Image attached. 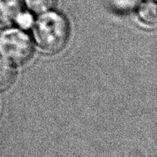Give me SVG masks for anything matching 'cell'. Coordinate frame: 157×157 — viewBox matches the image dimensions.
<instances>
[{
	"label": "cell",
	"instance_id": "obj_8",
	"mask_svg": "<svg viewBox=\"0 0 157 157\" xmlns=\"http://www.w3.org/2000/svg\"><path fill=\"white\" fill-rule=\"evenodd\" d=\"M138 0H113V5L118 10H131Z\"/></svg>",
	"mask_w": 157,
	"mask_h": 157
},
{
	"label": "cell",
	"instance_id": "obj_7",
	"mask_svg": "<svg viewBox=\"0 0 157 157\" xmlns=\"http://www.w3.org/2000/svg\"><path fill=\"white\" fill-rule=\"evenodd\" d=\"M14 21L21 30H28L34 25V18L28 12H20Z\"/></svg>",
	"mask_w": 157,
	"mask_h": 157
},
{
	"label": "cell",
	"instance_id": "obj_4",
	"mask_svg": "<svg viewBox=\"0 0 157 157\" xmlns=\"http://www.w3.org/2000/svg\"><path fill=\"white\" fill-rule=\"evenodd\" d=\"M138 18L146 27H155L156 25V4L154 1H149L141 4L138 10Z\"/></svg>",
	"mask_w": 157,
	"mask_h": 157
},
{
	"label": "cell",
	"instance_id": "obj_5",
	"mask_svg": "<svg viewBox=\"0 0 157 157\" xmlns=\"http://www.w3.org/2000/svg\"><path fill=\"white\" fill-rule=\"evenodd\" d=\"M14 66L4 58H0V90L10 88L15 79Z\"/></svg>",
	"mask_w": 157,
	"mask_h": 157
},
{
	"label": "cell",
	"instance_id": "obj_2",
	"mask_svg": "<svg viewBox=\"0 0 157 157\" xmlns=\"http://www.w3.org/2000/svg\"><path fill=\"white\" fill-rule=\"evenodd\" d=\"M31 37L23 31L10 29L0 34V56L12 64L23 65L33 56Z\"/></svg>",
	"mask_w": 157,
	"mask_h": 157
},
{
	"label": "cell",
	"instance_id": "obj_6",
	"mask_svg": "<svg viewBox=\"0 0 157 157\" xmlns=\"http://www.w3.org/2000/svg\"><path fill=\"white\" fill-rule=\"evenodd\" d=\"M55 0H25L26 7L35 14H41L50 11L54 6Z\"/></svg>",
	"mask_w": 157,
	"mask_h": 157
},
{
	"label": "cell",
	"instance_id": "obj_9",
	"mask_svg": "<svg viewBox=\"0 0 157 157\" xmlns=\"http://www.w3.org/2000/svg\"><path fill=\"white\" fill-rule=\"evenodd\" d=\"M150 1H155V0H150Z\"/></svg>",
	"mask_w": 157,
	"mask_h": 157
},
{
	"label": "cell",
	"instance_id": "obj_3",
	"mask_svg": "<svg viewBox=\"0 0 157 157\" xmlns=\"http://www.w3.org/2000/svg\"><path fill=\"white\" fill-rule=\"evenodd\" d=\"M21 10L19 0H0V24L12 23L21 12Z\"/></svg>",
	"mask_w": 157,
	"mask_h": 157
},
{
	"label": "cell",
	"instance_id": "obj_1",
	"mask_svg": "<svg viewBox=\"0 0 157 157\" xmlns=\"http://www.w3.org/2000/svg\"><path fill=\"white\" fill-rule=\"evenodd\" d=\"M69 25L67 19L58 12L41 14L36 22L33 36L36 44L45 53L55 54L61 52L69 38Z\"/></svg>",
	"mask_w": 157,
	"mask_h": 157
}]
</instances>
